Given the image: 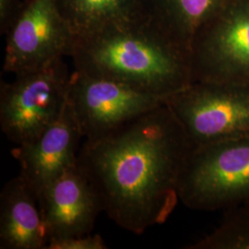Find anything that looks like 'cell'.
<instances>
[{
  "instance_id": "9a60e30c",
  "label": "cell",
  "mask_w": 249,
  "mask_h": 249,
  "mask_svg": "<svg viewBox=\"0 0 249 249\" xmlns=\"http://www.w3.org/2000/svg\"><path fill=\"white\" fill-rule=\"evenodd\" d=\"M107 244L100 234L88 233L66 239L50 240L46 249H107Z\"/></svg>"
},
{
  "instance_id": "3957f363",
  "label": "cell",
  "mask_w": 249,
  "mask_h": 249,
  "mask_svg": "<svg viewBox=\"0 0 249 249\" xmlns=\"http://www.w3.org/2000/svg\"><path fill=\"white\" fill-rule=\"evenodd\" d=\"M178 196L187 208L203 212L249 205V136L192 147Z\"/></svg>"
},
{
  "instance_id": "7c38bea8",
  "label": "cell",
  "mask_w": 249,
  "mask_h": 249,
  "mask_svg": "<svg viewBox=\"0 0 249 249\" xmlns=\"http://www.w3.org/2000/svg\"><path fill=\"white\" fill-rule=\"evenodd\" d=\"M227 0H143L144 18L190 53L197 31Z\"/></svg>"
},
{
  "instance_id": "ba28073f",
  "label": "cell",
  "mask_w": 249,
  "mask_h": 249,
  "mask_svg": "<svg viewBox=\"0 0 249 249\" xmlns=\"http://www.w3.org/2000/svg\"><path fill=\"white\" fill-rule=\"evenodd\" d=\"M68 102L83 138L95 139L164 105L166 99L74 70Z\"/></svg>"
},
{
  "instance_id": "7a4b0ae2",
  "label": "cell",
  "mask_w": 249,
  "mask_h": 249,
  "mask_svg": "<svg viewBox=\"0 0 249 249\" xmlns=\"http://www.w3.org/2000/svg\"><path fill=\"white\" fill-rule=\"evenodd\" d=\"M74 70L167 99L192 83L190 53L145 18L77 36Z\"/></svg>"
},
{
  "instance_id": "2e32d148",
  "label": "cell",
  "mask_w": 249,
  "mask_h": 249,
  "mask_svg": "<svg viewBox=\"0 0 249 249\" xmlns=\"http://www.w3.org/2000/svg\"><path fill=\"white\" fill-rule=\"evenodd\" d=\"M22 4L19 0H0V32L5 35Z\"/></svg>"
},
{
  "instance_id": "6da1fadb",
  "label": "cell",
  "mask_w": 249,
  "mask_h": 249,
  "mask_svg": "<svg viewBox=\"0 0 249 249\" xmlns=\"http://www.w3.org/2000/svg\"><path fill=\"white\" fill-rule=\"evenodd\" d=\"M191 148L165 103L110 133L85 139L78 165L95 188L104 213L119 227L142 234L175 211Z\"/></svg>"
},
{
  "instance_id": "5bb4252c",
  "label": "cell",
  "mask_w": 249,
  "mask_h": 249,
  "mask_svg": "<svg viewBox=\"0 0 249 249\" xmlns=\"http://www.w3.org/2000/svg\"><path fill=\"white\" fill-rule=\"evenodd\" d=\"M187 249H249V205L223 212L221 223Z\"/></svg>"
},
{
  "instance_id": "30bf717a",
  "label": "cell",
  "mask_w": 249,
  "mask_h": 249,
  "mask_svg": "<svg viewBox=\"0 0 249 249\" xmlns=\"http://www.w3.org/2000/svg\"><path fill=\"white\" fill-rule=\"evenodd\" d=\"M38 200L49 241L91 233L104 212L95 188L78 163L53 181Z\"/></svg>"
},
{
  "instance_id": "277c9868",
  "label": "cell",
  "mask_w": 249,
  "mask_h": 249,
  "mask_svg": "<svg viewBox=\"0 0 249 249\" xmlns=\"http://www.w3.org/2000/svg\"><path fill=\"white\" fill-rule=\"evenodd\" d=\"M70 71L64 58L16 75L0 85V124L15 145L32 142L53 124L68 105Z\"/></svg>"
},
{
  "instance_id": "52a82bcc",
  "label": "cell",
  "mask_w": 249,
  "mask_h": 249,
  "mask_svg": "<svg viewBox=\"0 0 249 249\" xmlns=\"http://www.w3.org/2000/svg\"><path fill=\"white\" fill-rule=\"evenodd\" d=\"M5 36L3 69L15 76L71 56L77 41L58 0H23Z\"/></svg>"
},
{
  "instance_id": "5b68a950",
  "label": "cell",
  "mask_w": 249,
  "mask_h": 249,
  "mask_svg": "<svg viewBox=\"0 0 249 249\" xmlns=\"http://www.w3.org/2000/svg\"><path fill=\"white\" fill-rule=\"evenodd\" d=\"M165 103L192 147L249 136V85L195 81Z\"/></svg>"
},
{
  "instance_id": "8fae6325",
  "label": "cell",
  "mask_w": 249,
  "mask_h": 249,
  "mask_svg": "<svg viewBox=\"0 0 249 249\" xmlns=\"http://www.w3.org/2000/svg\"><path fill=\"white\" fill-rule=\"evenodd\" d=\"M48 243L38 197L18 174L0 194V249H46Z\"/></svg>"
},
{
  "instance_id": "4fadbf2b",
  "label": "cell",
  "mask_w": 249,
  "mask_h": 249,
  "mask_svg": "<svg viewBox=\"0 0 249 249\" xmlns=\"http://www.w3.org/2000/svg\"><path fill=\"white\" fill-rule=\"evenodd\" d=\"M77 36L144 18L143 0H58Z\"/></svg>"
},
{
  "instance_id": "9c48e42d",
  "label": "cell",
  "mask_w": 249,
  "mask_h": 249,
  "mask_svg": "<svg viewBox=\"0 0 249 249\" xmlns=\"http://www.w3.org/2000/svg\"><path fill=\"white\" fill-rule=\"evenodd\" d=\"M82 138L68 102L61 116L36 140L12 149L11 154L20 166L19 175L38 198L53 181L78 163Z\"/></svg>"
},
{
  "instance_id": "8992f818",
  "label": "cell",
  "mask_w": 249,
  "mask_h": 249,
  "mask_svg": "<svg viewBox=\"0 0 249 249\" xmlns=\"http://www.w3.org/2000/svg\"><path fill=\"white\" fill-rule=\"evenodd\" d=\"M192 82L249 85V0H227L190 46Z\"/></svg>"
}]
</instances>
